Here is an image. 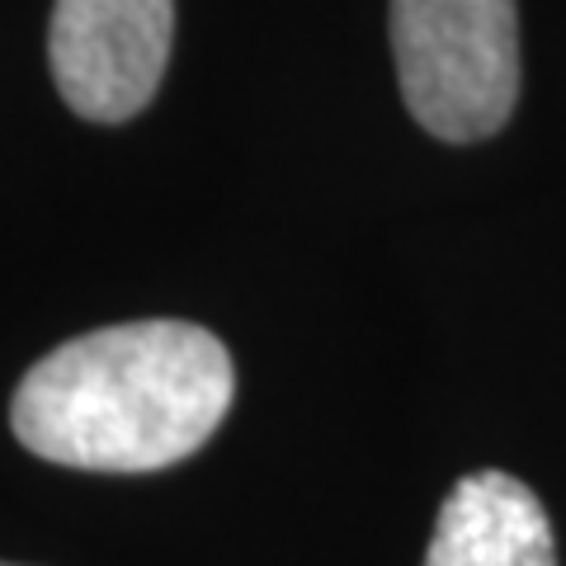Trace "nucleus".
<instances>
[{
    "label": "nucleus",
    "mask_w": 566,
    "mask_h": 566,
    "mask_svg": "<svg viewBox=\"0 0 566 566\" xmlns=\"http://www.w3.org/2000/svg\"><path fill=\"white\" fill-rule=\"evenodd\" d=\"M424 566H557L547 510L520 476H463L434 520Z\"/></svg>",
    "instance_id": "obj_4"
},
{
    "label": "nucleus",
    "mask_w": 566,
    "mask_h": 566,
    "mask_svg": "<svg viewBox=\"0 0 566 566\" xmlns=\"http://www.w3.org/2000/svg\"><path fill=\"white\" fill-rule=\"evenodd\" d=\"M237 392L232 354L203 326L128 322L76 335L14 387L29 453L85 472H156L203 449Z\"/></svg>",
    "instance_id": "obj_1"
},
{
    "label": "nucleus",
    "mask_w": 566,
    "mask_h": 566,
    "mask_svg": "<svg viewBox=\"0 0 566 566\" xmlns=\"http://www.w3.org/2000/svg\"><path fill=\"white\" fill-rule=\"evenodd\" d=\"M392 57L424 133L491 137L520 99V10L515 0H392Z\"/></svg>",
    "instance_id": "obj_2"
},
{
    "label": "nucleus",
    "mask_w": 566,
    "mask_h": 566,
    "mask_svg": "<svg viewBox=\"0 0 566 566\" xmlns=\"http://www.w3.org/2000/svg\"><path fill=\"white\" fill-rule=\"evenodd\" d=\"M175 0H52L48 62L57 95L91 123L142 114L170 62Z\"/></svg>",
    "instance_id": "obj_3"
},
{
    "label": "nucleus",
    "mask_w": 566,
    "mask_h": 566,
    "mask_svg": "<svg viewBox=\"0 0 566 566\" xmlns=\"http://www.w3.org/2000/svg\"><path fill=\"white\" fill-rule=\"evenodd\" d=\"M0 566H10V562H0Z\"/></svg>",
    "instance_id": "obj_5"
}]
</instances>
